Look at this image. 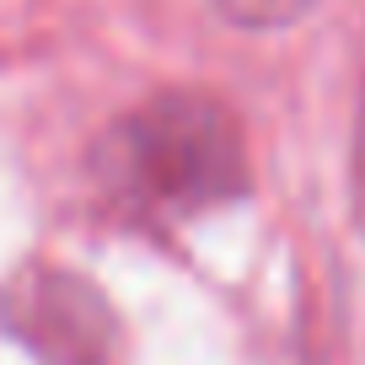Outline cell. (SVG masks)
I'll return each instance as SVG.
<instances>
[{
  "label": "cell",
  "mask_w": 365,
  "mask_h": 365,
  "mask_svg": "<svg viewBox=\"0 0 365 365\" xmlns=\"http://www.w3.org/2000/svg\"><path fill=\"white\" fill-rule=\"evenodd\" d=\"M322 0H215V11L226 16V22L237 27H252V33H263V27H290L301 22V16H312Z\"/></svg>",
  "instance_id": "3"
},
{
  "label": "cell",
  "mask_w": 365,
  "mask_h": 365,
  "mask_svg": "<svg viewBox=\"0 0 365 365\" xmlns=\"http://www.w3.org/2000/svg\"><path fill=\"white\" fill-rule=\"evenodd\" d=\"M0 328L33 365H129V339L113 301L65 263H22L0 285Z\"/></svg>",
  "instance_id": "2"
},
{
  "label": "cell",
  "mask_w": 365,
  "mask_h": 365,
  "mask_svg": "<svg viewBox=\"0 0 365 365\" xmlns=\"http://www.w3.org/2000/svg\"><path fill=\"white\" fill-rule=\"evenodd\" d=\"M349 199H354V226L365 231V97L354 118V150H349Z\"/></svg>",
  "instance_id": "4"
},
{
  "label": "cell",
  "mask_w": 365,
  "mask_h": 365,
  "mask_svg": "<svg viewBox=\"0 0 365 365\" xmlns=\"http://www.w3.org/2000/svg\"><path fill=\"white\" fill-rule=\"evenodd\" d=\"M103 178L140 215H199L247 194V140L226 103L161 91L108 135Z\"/></svg>",
  "instance_id": "1"
}]
</instances>
